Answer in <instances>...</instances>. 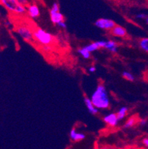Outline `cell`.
Instances as JSON below:
<instances>
[{"mask_svg":"<svg viewBox=\"0 0 148 149\" xmlns=\"http://www.w3.org/2000/svg\"><path fill=\"white\" fill-rule=\"evenodd\" d=\"M138 44L142 51L148 54V37L139 39L138 41Z\"/></svg>","mask_w":148,"mask_h":149,"instance_id":"cell-13","label":"cell"},{"mask_svg":"<svg viewBox=\"0 0 148 149\" xmlns=\"http://www.w3.org/2000/svg\"><path fill=\"white\" fill-rule=\"evenodd\" d=\"M27 13L30 17L32 19H36L40 16V10H39V7L35 4H31L28 5L26 7Z\"/></svg>","mask_w":148,"mask_h":149,"instance_id":"cell-8","label":"cell"},{"mask_svg":"<svg viewBox=\"0 0 148 149\" xmlns=\"http://www.w3.org/2000/svg\"><path fill=\"white\" fill-rule=\"evenodd\" d=\"M59 9V5L57 2H54L50 9V18L54 25H57L61 22L65 21V17Z\"/></svg>","mask_w":148,"mask_h":149,"instance_id":"cell-5","label":"cell"},{"mask_svg":"<svg viewBox=\"0 0 148 149\" xmlns=\"http://www.w3.org/2000/svg\"><path fill=\"white\" fill-rule=\"evenodd\" d=\"M70 137L74 142H79V141L85 139L86 136L83 133L78 132L75 128H73L70 131Z\"/></svg>","mask_w":148,"mask_h":149,"instance_id":"cell-10","label":"cell"},{"mask_svg":"<svg viewBox=\"0 0 148 149\" xmlns=\"http://www.w3.org/2000/svg\"><path fill=\"white\" fill-rule=\"evenodd\" d=\"M147 23H148V18H147Z\"/></svg>","mask_w":148,"mask_h":149,"instance_id":"cell-26","label":"cell"},{"mask_svg":"<svg viewBox=\"0 0 148 149\" xmlns=\"http://www.w3.org/2000/svg\"><path fill=\"white\" fill-rule=\"evenodd\" d=\"M33 31V36H34L35 40L40 43L42 45H50L54 42V38L52 34L47 32L42 28H36Z\"/></svg>","mask_w":148,"mask_h":149,"instance_id":"cell-3","label":"cell"},{"mask_svg":"<svg viewBox=\"0 0 148 149\" xmlns=\"http://www.w3.org/2000/svg\"><path fill=\"white\" fill-rule=\"evenodd\" d=\"M88 70H89L90 72L93 73V72H95V71H96V67H95V66H90V67L89 68V69H88Z\"/></svg>","mask_w":148,"mask_h":149,"instance_id":"cell-21","label":"cell"},{"mask_svg":"<svg viewBox=\"0 0 148 149\" xmlns=\"http://www.w3.org/2000/svg\"><path fill=\"white\" fill-rule=\"evenodd\" d=\"M122 77L126 80L130 81V82H133L134 79H135V77H133V75L128 71H124L122 73Z\"/></svg>","mask_w":148,"mask_h":149,"instance_id":"cell-18","label":"cell"},{"mask_svg":"<svg viewBox=\"0 0 148 149\" xmlns=\"http://www.w3.org/2000/svg\"><path fill=\"white\" fill-rule=\"evenodd\" d=\"M58 26L60 27V28H64V29H65V28H67V25H66V22H65V21H62L61 22H59V24H58Z\"/></svg>","mask_w":148,"mask_h":149,"instance_id":"cell-19","label":"cell"},{"mask_svg":"<svg viewBox=\"0 0 148 149\" xmlns=\"http://www.w3.org/2000/svg\"><path fill=\"white\" fill-rule=\"evenodd\" d=\"M146 4H147V5L148 6V0H146Z\"/></svg>","mask_w":148,"mask_h":149,"instance_id":"cell-25","label":"cell"},{"mask_svg":"<svg viewBox=\"0 0 148 149\" xmlns=\"http://www.w3.org/2000/svg\"><path fill=\"white\" fill-rule=\"evenodd\" d=\"M16 32L19 35L24 41L29 43H33L36 42L33 36V31L27 25H20L16 27Z\"/></svg>","mask_w":148,"mask_h":149,"instance_id":"cell-4","label":"cell"},{"mask_svg":"<svg viewBox=\"0 0 148 149\" xmlns=\"http://www.w3.org/2000/svg\"><path fill=\"white\" fill-rule=\"evenodd\" d=\"M110 33L112 36L121 38L126 37L127 35V32L125 28L119 25H116L112 30H110Z\"/></svg>","mask_w":148,"mask_h":149,"instance_id":"cell-7","label":"cell"},{"mask_svg":"<svg viewBox=\"0 0 148 149\" xmlns=\"http://www.w3.org/2000/svg\"><path fill=\"white\" fill-rule=\"evenodd\" d=\"M104 48L112 53H116L118 51V45L116 42L113 41V40L106 41L105 48Z\"/></svg>","mask_w":148,"mask_h":149,"instance_id":"cell-12","label":"cell"},{"mask_svg":"<svg viewBox=\"0 0 148 149\" xmlns=\"http://www.w3.org/2000/svg\"><path fill=\"white\" fill-rule=\"evenodd\" d=\"M91 101L93 105L98 109H108L110 108L109 96L104 85L99 84L91 96Z\"/></svg>","mask_w":148,"mask_h":149,"instance_id":"cell-1","label":"cell"},{"mask_svg":"<svg viewBox=\"0 0 148 149\" xmlns=\"http://www.w3.org/2000/svg\"><path fill=\"white\" fill-rule=\"evenodd\" d=\"M99 149H108V148H99Z\"/></svg>","mask_w":148,"mask_h":149,"instance_id":"cell-27","label":"cell"},{"mask_svg":"<svg viewBox=\"0 0 148 149\" xmlns=\"http://www.w3.org/2000/svg\"><path fill=\"white\" fill-rule=\"evenodd\" d=\"M85 48L88 50V51L90 52H94V51H98V50H99V47L98 45L97 44V42H92L90 44L88 45L85 46Z\"/></svg>","mask_w":148,"mask_h":149,"instance_id":"cell-16","label":"cell"},{"mask_svg":"<svg viewBox=\"0 0 148 149\" xmlns=\"http://www.w3.org/2000/svg\"><path fill=\"white\" fill-rule=\"evenodd\" d=\"M146 17H147V16L145 14H138L136 16L137 19H145Z\"/></svg>","mask_w":148,"mask_h":149,"instance_id":"cell-22","label":"cell"},{"mask_svg":"<svg viewBox=\"0 0 148 149\" xmlns=\"http://www.w3.org/2000/svg\"><path fill=\"white\" fill-rule=\"evenodd\" d=\"M136 123H137L136 117H135V116H132V117H130V118L125 123V124H124V128H132L133 126L135 125Z\"/></svg>","mask_w":148,"mask_h":149,"instance_id":"cell-17","label":"cell"},{"mask_svg":"<svg viewBox=\"0 0 148 149\" xmlns=\"http://www.w3.org/2000/svg\"><path fill=\"white\" fill-rule=\"evenodd\" d=\"M19 2L22 4V5H24V7H27L29 3H28V0H19Z\"/></svg>","mask_w":148,"mask_h":149,"instance_id":"cell-20","label":"cell"},{"mask_svg":"<svg viewBox=\"0 0 148 149\" xmlns=\"http://www.w3.org/2000/svg\"><path fill=\"white\" fill-rule=\"evenodd\" d=\"M146 120H141L140 121H139V123H140L141 125H145L146 124Z\"/></svg>","mask_w":148,"mask_h":149,"instance_id":"cell-24","label":"cell"},{"mask_svg":"<svg viewBox=\"0 0 148 149\" xmlns=\"http://www.w3.org/2000/svg\"><path fill=\"white\" fill-rule=\"evenodd\" d=\"M104 123L107 125H108L109 126L111 127H115L117 125L118 123H119V120H118L117 115L116 113H111L109 114L104 116V117L103 118Z\"/></svg>","mask_w":148,"mask_h":149,"instance_id":"cell-9","label":"cell"},{"mask_svg":"<svg viewBox=\"0 0 148 149\" xmlns=\"http://www.w3.org/2000/svg\"><path fill=\"white\" fill-rule=\"evenodd\" d=\"M0 4L13 14L24 15L27 13L26 7L22 5L19 0H0Z\"/></svg>","mask_w":148,"mask_h":149,"instance_id":"cell-2","label":"cell"},{"mask_svg":"<svg viewBox=\"0 0 148 149\" xmlns=\"http://www.w3.org/2000/svg\"><path fill=\"white\" fill-rule=\"evenodd\" d=\"M94 25L96 27L100 28V29L104 30V31H110L114 27L116 26V22L112 19L106 18H101L96 20L95 22Z\"/></svg>","mask_w":148,"mask_h":149,"instance_id":"cell-6","label":"cell"},{"mask_svg":"<svg viewBox=\"0 0 148 149\" xmlns=\"http://www.w3.org/2000/svg\"><path fill=\"white\" fill-rule=\"evenodd\" d=\"M84 101H85V104L86 105L87 108H88V111L93 115H96L99 112V109L96 108L95 107V105H93V102L91 101V99H90L89 97H85L84 98Z\"/></svg>","mask_w":148,"mask_h":149,"instance_id":"cell-11","label":"cell"},{"mask_svg":"<svg viewBox=\"0 0 148 149\" xmlns=\"http://www.w3.org/2000/svg\"><path fill=\"white\" fill-rule=\"evenodd\" d=\"M78 53L79 54L81 55L82 57L84 58V59H90V58L91 57V54H90V51H88V50L86 49V48H85V47H83V48H79L78 49Z\"/></svg>","mask_w":148,"mask_h":149,"instance_id":"cell-15","label":"cell"},{"mask_svg":"<svg viewBox=\"0 0 148 149\" xmlns=\"http://www.w3.org/2000/svg\"><path fill=\"white\" fill-rule=\"evenodd\" d=\"M127 111H128V108H127V107H125V106L122 107V108L119 110V111H118L117 113H116L119 121L122 120L124 117H125L126 115H127Z\"/></svg>","mask_w":148,"mask_h":149,"instance_id":"cell-14","label":"cell"},{"mask_svg":"<svg viewBox=\"0 0 148 149\" xmlns=\"http://www.w3.org/2000/svg\"><path fill=\"white\" fill-rule=\"evenodd\" d=\"M143 144L145 145L146 147H148V138H145L143 139Z\"/></svg>","mask_w":148,"mask_h":149,"instance_id":"cell-23","label":"cell"}]
</instances>
